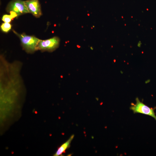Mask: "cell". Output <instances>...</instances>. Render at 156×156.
<instances>
[{"mask_svg": "<svg viewBox=\"0 0 156 156\" xmlns=\"http://www.w3.org/2000/svg\"><path fill=\"white\" fill-rule=\"evenodd\" d=\"M88 16H89V14H88Z\"/></svg>", "mask_w": 156, "mask_h": 156, "instance_id": "10", "label": "cell"}, {"mask_svg": "<svg viewBox=\"0 0 156 156\" xmlns=\"http://www.w3.org/2000/svg\"><path fill=\"white\" fill-rule=\"evenodd\" d=\"M10 15H4L3 16L2 19L4 22L9 23L11 21L12 19L17 17L18 16L14 12H10Z\"/></svg>", "mask_w": 156, "mask_h": 156, "instance_id": "8", "label": "cell"}, {"mask_svg": "<svg viewBox=\"0 0 156 156\" xmlns=\"http://www.w3.org/2000/svg\"><path fill=\"white\" fill-rule=\"evenodd\" d=\"M14 32L19 37L22 47L27 53H31L37 50V47L40 39L34 36L24 34H19L14 31Z\"/></svg>", "mask_w": 156, "mask_h": 156, "instance_id": "2", "label": "cell"}, {"mask_svg": "<svg viewBox=\"0 0 156 156\" xmlns=\"http://www.w3.org/2000/svg\"><path fill=\"white\" fill-rule=\"evenodd\" d=\"M8 12H13L18 15L29 13L25 2L21 0H12L8 4L6 8Z\"/></svg>", "mask_w": 156, "mask_h": 156, "instance_id": "5", "label": "cell"}, {"mask_svg": "<svg viewBox=\"0 0 156 156\" xmlns=\"http://www.w3.org/2000/svg\"><path fill=\"white\" fill-rule=\"evenodd\" d=\"M22 66L19 61L10 62L3 56H1V103L13 105L23 89L24 84L20 73Z\"/></svg>", "mask_w": 156, "mask_h": 156, "instance_id": "1", "label": "cell"}, {"mask_svg": "<svg viewBox=\"0 0 156 156\" xmlns=\"http://www.w3.org/2000/svg\"><path fill=\"white\" fill-rule=\"evenodd\" d=\"M60 39L57 37L44 40H40L37 47V50L42 51L52 52L59 46Z\"/></svg>", "mask_w": 156, "mask_h": 156, "instance_id": "4", "label": "cell"}, {"mask_svg": "<svg viewBox=\"0 0 156 156\" xmlns=\"http://www.w3.org/2000/svg\"><path fill=\"white\" fill-rule=\"evenodd\" d=\"M74 135H72L69 139L65 142L62 144L58 149L54 156H58L64 153L66 150L70 146L71 142L73 139Z\"/></svg>", "mask_w": 156, "mask_h": 156, "instance_id": "7", "label": "cell"}, {"mask_svg": "<svg viewBox=\"0 0 156 156\" xmlns=\"http://www.w3.org/2000/svg\"><path fill=\"white\" fill-rule=\"evenodd\" d=\"M130 109L134 113H140L150 116L156 120V115L155 112V108L150 107L141 102L138 98L136 99V103L132 104Z\"/></svg>", "mask_w": 156, "mask_h": 156, "instance_id": "3", "label": "cell"}, {"mask_svg": "<svg viewBox=\"0 0 156 156\" xmlns=\"http://www.w3.org/2000/svg\"><path fill=\"white\" fill-rule=\"evenodd\" d=\"M11 25L9 23L4 22L2 24L1 27L3 31L7 32L11 29Z\"/></svg>", "mask_w": 156, "mask_h": 156, "instance_id": "9", "label": "cell"}, {"mask_svg": "<svg viewBox=\"0 0 156 156\" xmlns=\"http://www.w3.org/2000/svg\"><path fill=\"white\" fill-rule=\"evenodd\" d=\"M24 2L29 13H31L36 17H40L42 12L38 0H27Z\"/></svg>", "mask_w": 156, "mask_h": 156, "instance_id": "6", "label": "cell"}]
</instances>
